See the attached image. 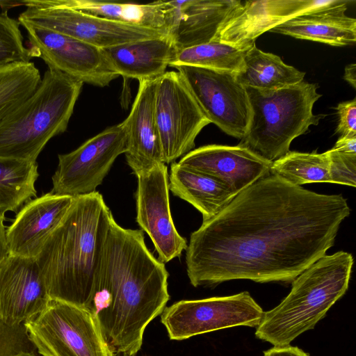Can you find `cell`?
<instances>
[{
    "mask_svg": "<svg viewBox=\"0 0 356 356\" xmlns=\"http://www.w3.org/2000/svg\"><path fill=\"white\" fill-rule=\"evenodd\" d=\"M24 324L9 325L0 320V356L34 351Z\"/></svg>",
    "mask_w": 356,
    "mask_h": 356,
    "instance_id": "4dcf8cb0",
    "label": "cell"
},
{
    "mask_svg": "<svg viewBox=\"0 0 356 356\" xmlns=\"http://www.w3.org/2000/svg\"><path fill=\"white\" fill-rule=\"evenodd\" d=\"M339 122L336 133L343 136H356V99L339 103L336 108Z\"/></svg>",
    "mask_w": 356,
    "mask_h": 356,
    "instance_id": "d6a6232c",
    "label": "cell"
},
{
    "mask_svg": "<svg viewBox=\"0 0 356 356\" xmlns=\"http://www.w3.org/2000/svg\"><path fill=\"white\" fill-rule=\"evenodd\" d=\"M350 213L342 195L318 193L270 173L191 234L190 282L291 283L334 245Z\"/></svg>",
    "mask_w": 356,
    "mask_h": 356,
    "instance_id": "6da1fadb",
    "label": "cell"
},
{
    "mask_svg": "<svg viewBox=\"0 0 356 356\" xmlns=\"http://www.w3.org/2000/svg\"><path fill=\"white\" fill-rule=\"evenodd\" d=\"M270 173L297 186L314 182L331 183L327 152L319 154L289 151L273 161Z\"/></svg>",
    "mask_w": 356,
    "mask_h": 356,
    "instance_id": "83f0119b",
    "label": "cell"
},
{
    "mask_svg": "<svg viewBox=\"0 0 356 356\" xmlns=\"http://www.w3.org/2000/svg\"><path fill=\"white\" fill-rule=\"evenodd\" d=\"M330 159L331 183L356 186V154L327 151Z\"/></svg>",
    "mask_w": 356,
    "mask_h": 356,
    "instance_id": "1f68e13d",
    "label": "cell"
},
{
    "mask_svg": "<svg viewBox=\"0 0 356 356\" xmlns=\"http://www.w3.org/2000/svg\"><path fill=\"white\" fill-rule=\"evenodd\" d=\"M173 25L169 35L178 50L214 40L222 24L242 4L238 0L172 1Z\"/></svg>",
    "mask_w": 356,
    "mask_h": 356,
    "instance_id": "ffe728a7",
    "label": "cell"
},
{
    "mask_svg": "<svg viewBox=\"0 0 356 356\" xmlns=\"http://www.w3.org/2000/svg\"><path fill=\"white\" fill-rule=\"evenodd\" d=\"M168 273L145 243L143 232L111 220L97 267L88 309L115 355L134 356L148 324L170 295Z\"/></svg>",
    "mask_w": 356,
    "mask_h": 356,
    "instance_id": "7a4b0ae2",
    "label": "cell"
},
{
    "mask_svg": "<svg viewBox=\"0 0 356 356\" xmlns=\"http://www.w3.org/2000/svg\"><path fill=\"white\" fill-rule=\"evenodd\" d=\"M264 356H309V355L298 347L288 345L280 347L273 346L265 350Z\"/></svg>",
    "mask_w": 356,
    "mask_h": 356,
    "instance_id": "836d02e7",
    "label": "cell"
},
{
    "mask_svg": "<svg viewBox=\"0 0 356 356\" xmlns=\"http://www.w3.org/2000/svg\"><path fill=\"white\" fill-rule=\"evenodd\" d=\"M18 17L22 26L51 29L101 49L168 35L163 31L122 24L75 9L64 0H26Z\"/></svg>",
    "mask_w": 356,
    "mask_h": 356,
    "instance_id": "ba28073f",
    "label": "cell"
},
{
    "mask_svg": "<svg viewBox=\"0 0 356 356\" xmlns=\"http://www.w3.org/2000/svg\"><path fill=\"white\" fill-rule=\"evenodd\" d=\"M5 217L0 213V263L8 255V249L6 237Z\"/></svg>",
    "mask_w": 356,
    "mask_h": 356,
    "instance_id": "d590c367",
    "label": "cell"
},
{
    "mask_svg": "<svg viewBox=\"0 0 356 356\" xmlns=\"http://www.w3.org/2000/svg\"><path fill=\"white\" fill-rule=\"evenodd\" d=\"M334 0L246 1L220 27L214 40L242 49L261 34L297 16L323 9Z\"/></svg>",
    "mask_w": 356,
    "mask_h": 356,
    "instance_id": "2e32d148",
    "label": "cell"
},
{
    "mask_svg": "<svg viewBox=\"0 0 356 356\" xmlns=\"http://www.w3.org/2000/svg\"><path fill=\"white\" fill-rule=\"evenodd\" d=\"M24 324L41 356H115L86 307L50 299L40 314Z\"/></svg>",
    "mask_w": 356,
    "mask_h": 356,
    "instance_id": "52a82bcc",
    "label": "cell"
},
{
    "mask_svg": "<svg viewBox=\"0 0 356 356\" xmlns=\"http://www.w3.org/2000/svg\"><path fill=\"white\" fill-rule=\"evenodd\" d=\"M84 13L122 24L163 31L169 34L174 19L172 1L149 3H117L97 0H64Z\"/></svg>",
    "mask_w": 356,
    "mask_h": 356,
    "instance_id": "603a6c76",
    "label": "cell"
},
{
    "mask_svg": "<svg viewBox=\"0 0 356 356\" xmlns=\"http://www.w3.org/2000/svg\"><path fill=\"white\" fill-rule=\"evenodd\" d=\"M73 199L50 191L27 202L6 229L9 254L35 259L63 220Z\"/></svg>",
    "mask_w": 356,
    "mask_h": 356,
    "instance_id": "ac0fdd59",
    "label": "cell"
},
{
    "mask_svg": "<svg viewBox=\"0 0 356 356\" xmlns=\"http://www.w3.org/2000/svg\"><path fill=\"white\" fill-rule=\"evenodd\" d=\"M154 114L165 165L193 150L196 137L211 123L177 71L159 78Z\"/></svg>",
    "mask_w": 356,
    "mask_h": 356,
    "instance_id": "30bf717a",
    "label": "cell"
},
{
    "mask_svg": "<svg viewBox=\"0 0 356 356\" xmlns=\"http://www.w3.org/2000/svg\"><path fill=\"white\" fill-rule=\"evenodd\" d=\"M169 190L198 210L203 221L217 215L236 196L218 180L177 162L171 163Z\"/></svg>",
    "mask_w": 356,
    "mask_h": 356,
    "instance_id": "cb8c5ba5",
    "label": "cell"
},
{
    "mask_svg": "<svg viewBox=\"0 0 356 356\" xmlns=\"http://www.w3.org/2000/svg\"><path fill=\"white\" fill-rule=\"evenodd\" d=\"M41 79L39 70L32 62L0 68V121L35 90Z\"/></svg>",
    "mask_w": 356,
    "mask_h": 356,
    "instance_id": "f1b7e54d",
    "label": "cell"
},
{
    "mask_svg": "<svg viewBox=\"0 0 356 356\" xmlns=\"http://www.w3.org/2000/svg\"><path fill=\"white\" fill-rule=\"evenodd\" d=\"M245 88L252 115L240 144L270 161L289 152L293 140L323 118L313 113L314 105L321 97L316 83L302 81L275 90Z\"/></svg>",
    "mask_w": 356,
    "mask_h": 356,
    "instance_id": "8992f818",
    "label": "cell"
},
{
    "mask_svg": "<svg viewBox=\"0 0 356 356\" xmlns=\"http://www.w3.org/2000/svg\"><path fill=\"white\" fill-rule=\"evenodd\" d=\"M158 79L138 81L131 111L122 122L127 136L124 155L136 176L164 163L154 114Z\"/></svg>",
    "mask_w": 356,
    "mask_h": 356,
    "instance_id": "d6986e66",
    "label": "cell"
},
{
    "mask_svg": "<svg viewBox=\"0 0 356 356\" xmlns=\"http://www.w3.org/2000/svg\"><path fill=\"white\" fill-rule=\"evenodd\" d=\"M332 149L348 154H356V136H340Z\"/></svg>",
    "mask_w": 356,
    "mask_h": 356,
    "instance_id": "e575fe53",
    "label": "cell"
},
{
    "mask_svg": "<svg viewBox=\"0 0 356 356\" xmlns=\"http://www.w3.org/2000/svg\"><path fill=\"white\" fill-rule=\"evenodd\" d=\"M19 23L0 13V68L21 63H29L33 58L30 49L24 46Z\"/></svg>",
    "mask_w": 356,
    "mask_h": 356,
    "instance_id": "f546056e",
    "label": "cell"
},
{
    "mask_svg": "<svg viewBox=\"0 0 356 356\" xmlns=\"http://www.w3.org/2000/svg\"><path fill=\"white\" fill-rule=\"evenodd\" d=\"M343 79L354 89L356 88V65L355 63L350 64L345 67Z\"/></svg>",
    "mask_w": 356,
    "mask_h": 356,
    "instance_id": "8d00e7d4",
    "label": "cell"
},
{
    "mask_svg": "<svg viewBox=\"0 0 356 356\" xmlns=\"http://www.w3.org/2000/svg\"><path fill=\"white\" fill-rule=\"evenodd\" d=\"M136 177V221L152 240L159 260L168 263L179 257L188 243L172 218L167 165H159Z\"/></svg>",
    "mask_w": 356,
    "mask_h": 356,
    "instance_id": "5bb4252c",
    "label": "cell"
},
{
    "mask_svg": "<svg viewBox=\"0 0 356 356\" xmlns=\"http://www.w3.org/2000/svg\"><path fill=\"white\" fill-rule=\"evenodd\" d=\"M177 163L218 180L236 195L270 175L273 162L238 144L202 146L191 150Z\"/></svg>",
    "mask_w": 356,
    "mask_h": 356,
    "instance_id": "9a60e30c",
    "label": "cell"
},
{
    "mask_svg": "<svg viewBox=\"0 0 356 356\" xmlns=\"http://www.w3.org/2000/svg\"><path fill=\"white\" fill-rule=\"evenodd\" d=\"M353 265L347 252L321 257L291 282V291L277 306L264 312L255 337L280 347L313 329L346 293Z\"/></svg>",
    "mask_w": 356,
    "mask_h": 356,
    "instance_id": "277c9868",
    "label": "cell"
},
{
    "mask_svg": "<svg viewBox=\"0 0 356 356\" xmlns=\"http://www.w3.org/2000/svg\"><path fill=\"white\" fill-rule=\"evenodd\" d=\"M113 218L99 192L74 197L35 258L50 299L88 309Z\"/></svg>",
    "mask_w": 356,
    "mask_h": 356,
    "instance_id": "3957f363",
    "label": "cell"
},
{
    "mask_svg": "<svg viewBox=\"0 0 356 356\" xmlns=\"http://www.w3.org/2000/svg\"><path fill=\"white\" fill-rule=\"evenodd\" d=\"M350 3L334 0L323 9L297 16L270 31L331 46L350 45L356 41V19L345 15Z\"/></svg>",
    "mask_w": 356,
    "mask_h": 356,
    "instance_id": "7402d4cb",
    "label": "cell"
},
{
    "mask_svg": "<svg viewBox=\"0 0 356 356\" xmlns=\"http://www.w3.org/2000/svg\"><path fill=\"white\" fill-rule=\"evenodd\" d=\"M22 26L33 57L42 59L48 69L98 87L108 86L119 76L102 49L51 29Z\"/></svg>",
    "mask_w": 356,
    "mask_h": 356,
    "instance_id": "4fadbf2b",
    "label": "cell"
},
{
    "mask_svg": "<svg viewBox=\"0 0 356 356\" xmlns=\"http://www.w3.org/2000/svg\"><path fill=\"white\" fill-rule=\"evenodd\" d=\"M83 84L48 69L35 90L0 121V156L35 162L49 140L66 131Z\"/></svg>",
    "mask_w": 356,
    "mask_h": 356,
    "instance_id": "5b68a950",
    "label": "cell"
},
{
    "mask_svg": "<svg viewBox=\"0 0 356 356\" xmlns=\"http://www.w3.org/2000/svg\"><path fill=\"white\" fill-rule=\"evenodd\" d=\"M263 309L249 292L184 300L165 307L161 321L172 340H184L193 336L236 326L257 327Z\"/></svg>",
    "mask_w": 356,
    "mask_h": 356,
    "instance_id": "9c48e42d",
    "label": "cell"
},
{
    "mask_svg": "<svg viewBox=\"0 0 356 356\" xmlns=\"http://www.w3.org/2000/svg\"><path fill=\"white\" fill-rule=\"evenodd\" d=\"M127 149L123 122L107 127L78 148L58 154L51 192L73 197L95 193L114 161Z\"/></svg>",
    "mask_w": 356,
    "mask_h": 356,
    "instance_id": "7c38bea8",
    "label": "cell"
},
{
    "mask_svg": "<svg viewBox=\"0 0 356 356\" xmlns=\"http://www.w3.org/2000/svg\"><path fill=\"white\" fill-rule=\"evenodd\" d=\"M173 67L210 122L225 134L242 139L248 129L252 110L247 90L235 73L189 65Z\"/></svg>",
    "mask_w": 356,
    "mask_h": 356,
    "instance_id": "8fae6325",
    "label": "cell"
},
{
    "mask_svg": "<svg viewBox=\"0 0 356 356\" xmlns=\"http://www.w3.org/2000/svg\"><path fill=\"white\" fill-rule=\"evenodd\" d=\"M38 168L36 161L0 156V213L3 216L8 211H18L31 197H37Z\"/></svg>",
    "mask_w": 356,
    "mask_h": 356,
    "instance_id": "484cf974",
    "label": "cell"
},
{
    "mask_svg": "<svg viewBox=\"0 0 356 356\" xmlns=\"http://www.w3.org/2000/svg\"><path fill=\"white\" fill-rule=\"evenodd\" d=\"M102 51L118 76L138 81L161 76L179 51L169 35L124 43Z\"/></svg>",
    "mask_w": 356,
    "mask_h": 356,
    "instance_id": "44dd1931",
    "label": "cell"
},
{
    "mask_svg": "<svg viewBox=\"0 0 356 356\" xmlns=\"http://www.w3.org/2000/svg\"><path fill=\"white\" fill-rule=\"evenodd\" d=\"M50 298L35 259L9 254L0 263V320L15 325L40 314Z\"/></svg>",
    "mask_w": 356,
    "mask_h": 356,
    "instance_id": "e0dca14e",
    "label": "cell"
},
{
    "mask_svg": "<svg viewBox=\"0 0 356 356\" xmlns=\"http://www.w3.org/2000/svg\"><path fill=\"white\" fill-rule=\"evenodd\" d=\"M235 75L245 88L267 90L302 82L305 72L285 64L280 56L264 52L254 44L246 51L242 67Z\"/></svg>",
    "mask_w": 356,
    "mask_h": 356,
    "instance_id": "d4e9b609",
    "label": "cell"
},
{
    "mask_svg": "<svg viewBox=\"0 0 356 356\" xmlns=\"http://www.w3.org/2000/svg\"><path fill=\"white\" fill-rule=\"evenodd\" d=\"M249 49L212 40L179 50L170 67L189 65L236 73L241 68Z\"/></svg>",
    "mask_w": 356,
    "mask_h": 356,
    "instance_id": "4316f807",
    "label": "cell"
},
{
    "mask_svg": "<svg viewBox=\"0 0 356 356\" xmlns=\"http://www.w3.org/2000/svg\"><path fill=\"white\" fill-rule=\"evenodd\" d=\"M15 356H37L35 351L22 352Z\"/></svg>",
    "mask_w": 356,
    "mask_h": 356,
    "instance_id": "74e56055",
    "label": "cell"
}]
</instances>
